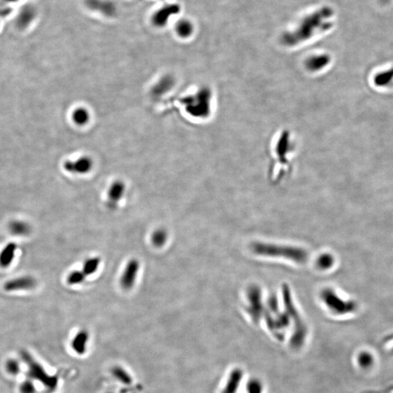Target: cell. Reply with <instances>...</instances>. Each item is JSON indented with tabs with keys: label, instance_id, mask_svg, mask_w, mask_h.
<instances>
[{
	"label": "cell",
	"instance_id": "1",
	"mask_svg": "<svg viewBox=\"0 0 393 393\" xmlns=\"http://www.w3.org/2000/svg\"><path fill=\"white\" fill-rule=\"evenodd\" d=\"M212 90L208 87H200L193 94L182 100L186 112L198 119H206L211 116L213 108Z\"/></svg>",
	"mask_w": 393,
	"mask_h": 393
},
{
	"label": "cell",
	"instance_id": "2",
	"mask_svg": "<svg viewBox=\"0 0 393 393\" xmlns=\"http://www.w3.org/2000/svg\"><path fill=\"white\" fill-rule=\"evenodd\" d=\"M271 149L276 164L287 168L286 165L291 163L295 152V143L291 132L282 131L278 132L272 139Z\"/></svg>",
	"mask_w": 393,
	"mask_h": 393
},
{
	"label": "cell",
	"instance_id": "3",
	"mask_svg": "<svg viewBox=\"0 0 393 393\" xmlns=\"http://www.w3.org/2000/svg\"><path fill=\"white\" fill-rule=\"evenodd\" d=\"M331 57L326 53L313 54L304 61V68L309 74L320 75L326 72L331 64Z\"/></svg>",
	"mask_w": 393,
	"mask_h": 393
},
{
	"label": "cell",
	"instance_id": "4",
	"mask_svg": "<svg viewBox=\"0 0 393 393\" xmlns=\"http://www.w3.org/2000/svg\"><path fill=\"white\" fill-rule=\"evenodd\" d=\"M26 361L29 363V374L31 377L33 378H36V379L41 380L44 384L47 385L48 388L50 390H53L58 384V379L56 377H49L44 371L43 368L39 365V364L34 362L33 360L29 356H26Z\"/></svg>",
	"mask_w": 393,
	"mask_h": 393
},
{
	"label": "cell",
	"instance_id": "5",
	"mask_svg": "<svg viewBox=\"0 0 393 393\" xmlns=\"http://www.w3.org/2000/svg\"><path fill=\"white\" fill-rule=\"evenodd\" d=\"M139 269V262L136 259H132L128 262L121 277L120 283L122 288L126 290L131 289L136 279Z\"/></svg>",
	"mask_w": 393,
	"mask_h": 393
},
{
	"label": "cell",
	"instance_id": "6",
	"mask_svg": "<svg viewBox=\"0 0 393 393\" xmlns=\"http://www.w3.org/2000/svg\"><path fill=\"white\" fill-rule=\"evenodd\" d=\"M93 167V161L88 157H81L74 161H66L64 164L66 170L71 173L84 174Z\"/></svg>",
	"mask_w": 393,
	"mask_h": 393
},
{
	"label": "cell",
	"instance_id": "7",
	"mask_svg": "<svg viewBox=\"0 0 393 393\" xmlns=\"http://www.w3.org/2000/svg\"><path fill=\"white\" fill-rule=\"evenodd\" d=\"M36 280L32 277L25 276L15 278L5 282L4 288L7 291H23L34 288Z\"/></svg>",
	"mask_w": 393,
	"mask_h": 393
},
{
	"label": "cell",
	"instance_id": "8",
	"mask_svg": "<svg viewBox=\"0 0 393 393\" xmlns=\"http://www.w3.org/2000/svg\"><path fill=\"white\" fill-rule=\"evenodd\" d=\"M125 190V184L120 180H116L111 185L108 192V205L109 208H114L116 206L118 202L123 196Z\"/></svg>",
	"mask_w": 393,
	"mask_h": 393
},
{
	"label": "cell",
	"instance_id": "9",
	"mask_svg": "<svg viewBox=\"0 0 393 393\" xmlns=\"http://www.w3.org/2000/svg\"><path fill=\"white\" fill-rule=\"evenodd\" d=\"M243 377L241 368H235L230 372L222 393H237Z\"/></svg>",
	"mask_w": 393,
	"mask_h": 393
},
{
	"label": "cell",
	"instance_id": "10",
	"mask_svg": "<svg viewBox=\"0 0 393 393\" xmlns=\"http://www.w3.org/2000/svg\"><path fill=\"white\" fill-rule=\"evenodd\" d=\"M36 16V10L32 5L23 7L17 17V26L21 29H26L31 24Z\"/></svg>",
	"mask_w": 393,
	"mask_h": 393
},
{
	"label": "cell",
	"instance_id": "11",
	"mask_svg": "<svg viewBox=\"0 0 393 393\" xmlns=\"http://www.w3.org/2000/svg\"><path fill=\"white\" fill-rule=\"evenodd\" d=\"M88 339V333L86 330H81L77 333L71 342V347L74 352L78 355L85 353Z\"/></svg>",
	"mask_w": 393,
	"mask_h": 393
},
{
	"label": "cell",
	"instance_id": "12",
	"mask_svg": "<svg viewBox=\"0 0 393 393\" xmlns=\"http://www.w3.org/2000/svg\"><path fill=\"white\" fill-rule=\"evenodd\" d=\"M16 249H17V246L14 243H8L3 248L0 253V266L6 268L8 267L11 264L14 259Z\"/></svg>",
	"mask_w": 393,
	"mask_h": 393
},
{
	"label": "cell",
	"instance_id": "13",
	"mask_svg": "<svg viewBox=\"0 0 393 393\" xmlns=\"http://www.w3.org/2000/svg\"><path fill=\"white\" fill-rule=\"evenodd\" d=\"M174 85V80L170 76H165L160 80L153 87L152 94L155 97H160L165 94Z\"/></svg>",
	"mask_w": 393,
	"mask_h": 393
},
{
	"label": "cell",
	"instance_id": "14",
	"mask_svg": "<svg viewBox=\"0 0 393 393\" xmlns=\"http://www.w3.org/2000/svg\"><path fill=\"white\" fill-rule=\"evenodd\" d=\"M393 82V67L378 73L374 77V83L380 87H389Z\"/></svg>",
	"mask_w": 393,
	"mask_h": 393
},
{
	"label": "cell",
	"instance_id": "15",
	"mask_svg": "<svg viewBox=\"0 0 393 393\" xmlns=\"http://www.w3.org/2000/svg\"><path fill=\"white\" fill-rule=\"evenodd\" d=\"M9 229L12 234L17 236L27 235L31 231L30 226L21 221H13L9 224Z\"/></svg>",
	"mask_w": 393,
	"mask_h": 393
},
{
	"label": "cell",
	"instance_id": "16",
	"mask_svg": "<svg viewBox=\"0 0 393 393\" xmlns=\"http://www.w3.org/2000/svg\"><path fill=\"white\" fill-rule=\"evenodd\" d=\"M112 373L113 377L122 384H125V385H131L132 384V377H131L129 373L125 371L122 367H114L112 368Z\"/></svg>",
	"mask_w": 393,
	"mask_h": 393
},
{
	"label": "cell",
	"instance_id": "17",
	"mask_svg": "<svg viewBox=\"0 0 393 393\" xmlns=\"http://www.w3.org/2000/svg\"><path fill=\"white\" fill-rule=\"evenodd\" d=\"M73 121L78 125H84L90 119V113L84 108H78L72 114Z\"/></svg>",
	"mask_w": 393,
	"mask_h": 393
},
{
	"label": "cell",
	"instance_id": "18",
	"mask_svg": "<svg viewBox=\"0 0 393 393\" xmlns=\"http://www.w3.org/2000/svg\"><path fill=\"white\" fill-rule=\"evenodd\" d=\"M100 263V259L98 257L91 258V259H87L84 262V266H83V273L85 275H87V276L95 273L97 271Z\"/></svg>",
	"mask_w": 393,
	"mask_h": 393
},
{
	"label": "cell",
	"instance_id": "19",
	"mask_svg": "<svg viewBox=\"0 0 393 393\" xmlns=\"http://www.w3.org/2000/svg\"><path fill=\"white\" fill-rule=\"evenodd\" d=\"M167 231L163 229H159L153 233L151 241L156 247H162L167 241Z\"/></svg>",
	"mask_w": 393,
	"mask_h": 393
},
{
	"label": "cell",
	"instance_id": "20",
	"mask_svg": "<svg viewBox=\"0 0 393 393\" xmlns=\"http://www.w3.org/2000/svg\"><path fill=\"white\" fill-rule=\"evenodd\" d=\"M358 365L362 368H369L374 364V357L368 352H362L358 356Z\"/></svg>",
	"mask_w": 393,
	"mask_h": 393
},
{
	"label": "cell",
	"instance_id": "21",
	"mask_svg": "<svg viewBox=\"0 0 393 393\" xmlns=\"http://www.w3.org/2000/svg\"><path fill=\"white\" fill-rule=\"evenodd\" d=\"M85 276L82 271H74L68 275L67 282L70 285H77L82 283L84 280Z\"/></svg>",
	"mask_w": 393,
	"mask_h": 393
},
{
	"label": "cell",
	"instance_id": "22",
	"mask_svg": "<svg viewBox=\"0 0 393 393\" xmlns=\"http://www.w3.org/2000/svg\"><path fill=\"white\" fill-rule=\"evenodd\" d=\"M247 393H263V385L257 378H251L247 384Z\"/></svg>",
	"mask_w": 393,
	"mask_h": 393
},
{
	"label": "cell",
	"instance_id": "23",
	"mask_svg": "<svg viewBox=\"0 0 393 393\" xmlns=\"http://www.w3.org/2000/svg\"><path fill=\"white\" fill-rule=\"evenodd\" d=\"M178 32L182 36H187L192 32V27L187 22L180 23L178 26Z\"/></svg>",
	"mask_w": 393,
	"mask_h": 393
},
{
	"label": "cell",
	"instance_id": "24",
	"mask_svg": "<svg viewBox=\"0 0 393 393\" xmlns=\"http://www.w3.org/2000/svg\"><path fill=\"white\" fill-rule=\"evenodd\" d=\"M7 370L10 374L15 375V374H17L20 371V366H19V364L16 360H12L7 362Z\"/></svg>",
	"mask_w": 393,
	"mask_h": 393
},
{
	"label": "cell",
	"instance_id": "25",
	"mask_svg": "<svg viewBox=\"0 0 393 393\" xmlns=\"http://www.w3.org/2000/svg\"><path fill=\"white\" fill-rule=\"evenodd\" d=\"M20 391L22 393H34L35 388L33 383L30 381H26L20 386Z\"/></svg>",
	"mask_w": 393,
	"mask_h": 393
},
{
	"label": "cell",
	"instance_id": "26",
	"mask_svg": "<svg viewBox=\"0 0 393 393\" xmlns=\"http://www.w3.org/2000/svg\"><path fill=\"white\" fill-rule=\"evenodd\" d=\"M12 10H13V9H12L11 7L6 5L5 4L1 3V4H0V21H1V19L4 18L6 16H9L10 13H11Z\"/></svg>",
	"mask_w": 393,
	"mask_h": 393
},
{
	"label": "cell",
	"instance_id": "27",
	"mask_svg": "<svg viewBox=\"0 0 393 393\" xmlns=\"http://www.w3.org/2000/svg\"><path fill=\"white\" fill-rule=\"evenodd\" d=\"M17 0H1V2L4 3V4H8V3H13L16 2L17 1Z\"/></svg>",
	"mask_w": 393,
	"mask_h": 393
},
{
	"label": "cell",
	"instance_id": "28",
	"mask_svg": "<svg viewBox=\"0 0 393 393\" xmlns=\"http://www.w3.org/2000/svg\"><path fill=\"white\" fill-rule=\"evenodd\" d=\"M379 1L382 3H387L388 2V1H390V0H379Z\"/></svg>",
	"mask_w": 393,
	"mask_h": 393
},
{
	"label": "cell",
	"instance_id": "29",
	"mask_svg": "<svg viewBox=\"0 0 393 393\" xmlns=\"http://www.w3.org/2000/svg\"><path fill=\"white\" fill-rule=\"evenodd\" d=\"M1 3H2V2H1V0H0V4H1ZM3 4H4V3H3Z\"/></svg>",
	"mask_w": 393,
	"mask_h": 393
},
{
	"label": "cell",
	"instance_id": "30",
	"mask_svg": "<svg viewBox=\"0 0 393 393\" xmlns=\"http://www.w3.org/2000/svg\"></svg>",
	"mask_w": 393,
	"mask_h": 393
}]
</instances>
